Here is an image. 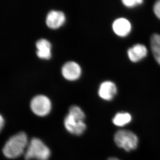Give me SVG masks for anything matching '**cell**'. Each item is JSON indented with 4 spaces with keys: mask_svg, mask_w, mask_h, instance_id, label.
I'll return each instance as SVG.
<instances>
[{
    "mask_svg": "<svg viewBox=\"0 0 160 160\" xmlns=\"http://www.w3.org/2000/svg\"><path fill=\"white\" fill-rule=\"evenodd\" d=\"M28 138L25 132H21L11 137L3 147V154L9 159L16 158L25 152L29 145Z\"/></svg>",
    "mask_w": 160,
    "mask_h": 160,
    "instance_id": "obj_1",
    "label": "cell"
},
{
    "mask_svg": "<svg viewBox=\"0 0 160 160\" xmlns=\"http://www.w3.org/2000/svg\"><path fill=\"white\" fill-rule=\"evenodd\" d=\"M50 149L42 141L33 138L29 142L25 153L26 160H48L50 156Z\"/></svg>",
    "mask_w": 160,
    "mask_h": 160,
    "instance_id": "obj_2",
    "label": "cell"
},
{
    "mask_svg": "<svg viewBox=\"0 0 160 160\" xmlns=\"http://www.w3.org/2000/svg\"><path fill=\"white\" fill-rule=\"evenodd\" d=\"M114 141L118 147L130 151L136 149L138 138L132 132L126 130H120L114 135Z\"/></svg>",
    "mask_w": 160,
    "mask_h": 160,
    "instance_id": "obj_3",
    "label": "cell"
},
{
    "mask_svg": "<svg viewBox=\"0 0 160 160\" xmlns=\"http://www.w3.org/2000/svg\"><path fill=\"white\" fill-rule=\"evenodd\" d=\"M30 108L35 114L40 117L46 116L51 111V102L46 96L38 95L31 100Z\"/></svg>",
    "mask_w": 160,
    "mask_h": 160,
    "instance_id": "obj_4",
    "label": "cell"
},
{
    "mask_svg": "<svg viewBox=\"0 0 160 160\" xmlns=\"http://www.w3.org/2000/svg\"><path fill=\"white\" fill-rule=\"evenodd\" d=\"M84 119L68 113L64 120V126L69 132L79 136L86 130V126Z\"/></svg>",
    "mask_w": 160,
    "mask_h": 160,
    "instance_id": "obj_5",
    "label": "cell"
},
{
    "mask_svg": "<svg viewBox=\"0 0 160 160\" xmlns=\"http://www.w3.org/2000/svg\"><path fill=\"white\" fill-rule=\"evenodd\" d=\"M62 72L64 78L69 80H74L78 78L81 73L79 65L73 61H69L63 65Z\"/></svg>",
    "mask_w": 160,
    "mask_h": 160,
    "instance_id": "obj_6",
    "label": "cell"
},
{
    "mask_svg": "<svg viewBox=\"0 0 160 160\" xmlns=\"http://www.w3.org/2000/svg\"><path fill=\"white\" fill-rule=\"evenodd\" d=\"M65 16L62 12L52 10L47 13L46 23L47 26L52 29H56L62 25L65 22Z\"/></svg>",
    "mask_w": 160,
    "mask_h": 160,
    "instance_id": "obj_7",
    "label": "cell"
},
{
    "mask_svg": "<svg viewBox=\"0 0 160 160\" xmlns=\"http://www.w3.org/2000/svg\"><path fill=\"white\" fill-rule=\"evenodd\" d=\"M117 92V89L114 83L110 81L103 82L100 85L98 90L99 96L103 99L112 100Z\"/></svg>",
    "mask_w": 160,
    "mask_h": 160,
    "instance_id": "obj_8",
    "label": "cell"
},
{
    "mask_svg": "<svg viewBox=\"0 0 160 160\" xmlns=\"http://www.w3.org/2000/svg\"><path fill=\"white\" fill-rule=\"evenodd\" d=\"M112 29L117 35L124 37L128 35L131 31V24L126 19L120 18L113 22Z\"/></svg>",
    "mask_w": 160,
    "mask_h": 160,
    "instance_id": "obj_9",
    "label": "cell"
},
{
    "mask_svg": "<svg viewBox=\"0 0 160 160\" xmlns=\"http://www.w3.org/2000/svg\"><path fill=\"white\" fill-rule=\"evenodd\" d=\"M147 54V49L146 46L142 44H136L128 50V57L133 62L141 61L146 57Z\"/></svg>",
    "mask_w": 160,
    "mask_h": 160,
    "instance_id": "obj_10",
    "label": "cell"
},
{
    "mask_svg": "<svg viewBox=\"0 0 160 160\" xmlns=\"http://www.w3.org/2000/svg\"><path fill=\"white\" fill-rule=\"evenodd\" d=\"M37 50L36 53L39 58L48 59L51 57V44L48 40L45 38L38 40L36 43Z\"/></svg>",
    "mask_w": 160,
    "mask_h": 160,
    "instance_id": "obj_11",
    "label": "cell"
},
{
    "mask_svg": "<svg viewBox=\"0 0 160 160\" xmlns=\"http://www.w3.org/2000/svg\"><path fill=\"white\" fill-rule=\"evenodd\" d=\"M150 46L155 59L160 65V35L153 34L150 38Z\"/></svg>",
    "mask_w": 160,
    "mask_h": 160,
    "instance_id": "obj_12",
    "label": "cell"
},
{
    "mask_svg": "<svg viewBox=\"0 0 160 160\" xmlns=\"http://www.w3.org/2000/svg\"><path fill=\"white\" fill-rule=\"evenodd\" d=\"M131 116L127 112H120L115 116L112 119L113 124L118 126H123L130 122Z\"/></svg>",
    "mask_w": 160,
    "mask_h": 160,
    "instance_id": "obj_13",
    "label": "cell"
},
{
    "mask_svg": "<svg viewBox=\"0 0 160 160\" xmlns=\"http://www.w3.org/2000/svg\"><path fill=\"white\" fill-rule=\"evenodd\" d=\"M123 5L127 7H135L138 5L142 4L143 3V1L142 0H123L122 1Z\"/></svg>",
    "mask_w": 160,
    "mask_h": 160,
    "instance_id": "obj_14",
    "label": "cell"
},
{
    "mask_svg": "<svg viewBox=\"0 0 160 160\" xmlns=\"http://www.w3.org/2000/svg\"><path fill=\"white\" fill-rule=\"evenodd\" d=\"M155 14L160 19V1H157L153 6Z\"/></svg>",
    "mask_w": 160,
    "mask_h": 160,
    "instance_id": "obj_15",
    "label": "cell"
},
{
    "mask_svg": "<svg viewBox=\"0 0 160 160\" xmlns=\"http://www.w3.org/2000/svg\"><path fill=\"white\" fill-rule=\"evenodd\" d=\"M0 118H1V120H0V126H1V129H2L4 126V120L2 116H1Z\"/></svg>",
    "mask_w": 160,
    "mask_h": 160,
    "instance_id": "obj_16",
    "label": "cell"
},
{
    "mask_svg": "<svg viewBox=\"0 0 160 160\" xmlns=\"http://www.w3.org/2000/svg\"><path fill=\"white\" fill-rule=\"evenodd\" d=\"M108 160H119L117 158H109Z\"/></svg>",
    "mask_w": 160,
    "mask_h": 160,
    "instance_id": "obj_17",
    "label": "cell"
}]
</instances>
